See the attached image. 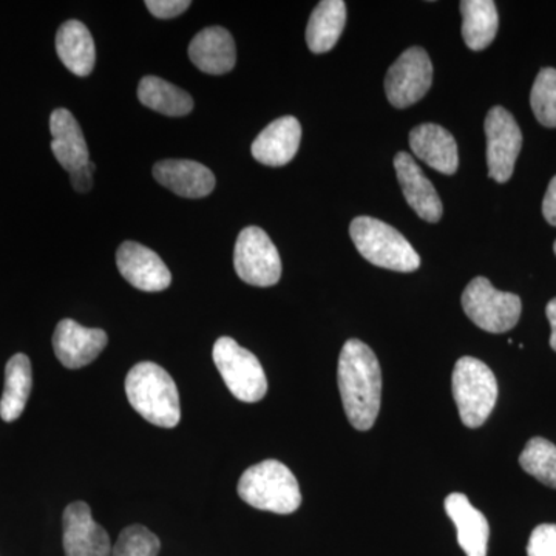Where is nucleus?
I'll list each match as a JSON object with an SVG mask.
<instances>
[{"instance_id": "31", "label": "nucleus", "mask_w": 556, "mask_h": 556, "mask_svg": "<svg viewBox=\"0 0 556 556\" xmlns=\"http://www.w3.org/2000/svg\"><path fill=\"white\" fill-rule=\"evenodd\" d=\"M94 170H97V166L89 161L86 166L70 174V181H72L73 189L79 193L89 192V190L93 188Z\"/></svg>"}, {"instance_id": "6", "label": "nucleus", "mask_w": 556, "mask_h": 556, "mask_svg": "<svg viewBox=\"0 0 556 556\" xmlns=\"http://www.w3.org/2000/svg\"><path fill=\"white\" fill-rule=\"evenodd\" d=\"M215 367L232 396L254 404L268 393V379L258 358L236 340L219 338L212 350Z\"/></svg>"}, {"instance_id": "26", "label": "nucleus", "mask_w": 556, "mask_h": 556, "mask_svg": "<svg viewBox=\"0 0 556 556\" xmlns=\"http://www.w3.org/2000/svg\"><path fill=\"white\" fill-rule=\"evenodd\" d=\"M519 466L526 473L556 490V445L547 439H530L519 456Z\"/></svg>"}, {"instance_id": "33", "label": "nucleus", "mask_w": 556, "mask_h": 556, "mask_svg": "<svg viewBox=\"0 0 556 556\" xmlns=\"http://www.w3.org/2000/svg\"><path fill=\"white\" fill-rule=\"evenodd\" d=\"M546 314L552 328L551 346L556 351V298L547 303Z\"/></svg>"}, {"instance_id": "24", "label": "nucleus", "mask_w": 556, "mask_h": 556, "mask_svg": "<svg viewBox=\"0 0 556 556\" xmlns=\"http://www.w3.org/2000/svg\"><path fill=\"white\" fill-rule=\"evenodd\" d=\"M463 38L468 49L485 50L496 38L500 17L492 0H463Z\"/></svg>"}, {"instance_id": "29", "label": "nucleus", "mask_w": 556, "mask_h": 556, "mask_svg": "<svg viewBox=\"0 0 556 556\" xmlns=\"http://www.w3.org/2000/svg\"><path fill=\"white\" fill-rule=\"evenodd\" d=\"M527 556H556V526L541 525L530 535Z\"/></svg>"}, {"instance_id": "15", "label": "nucleus", "mask_w": 556, "mask_h": 556, "mask_svg": "<svg viewBox=\"0 0 556 556\" xmlns=\"http://www.w3.org/2000/svg\"><path fill=\"white\" fill-rule=\"evenodd\" d=\"M153 177L161 186L185 199H203L215 189V175L197 161H160L153 167Z\"/></svg>"}, {"instance_id": "23", "label": "nucleus", "mask_w": 556, "mask_h": 556, "mask_svg": "<svg viewBox=\"0 0 556 556\" xmlns=\"http://www.w3.org/2000/svg\"><path fill=\"white\" fill-rule=\"evenodd\" d=\"M33 387V372L30 358L25 354H14L5 367V388L0 399V417L5 422L20 419Z\"/></svg>"}, {"instance_id": "32", "label": "nucleus", "mask_w": 556, "mask_h": 556, "mask_svg": "<svg viewBox=\"0 0 556 556\" xmlns=\"http://www.w3.org/2000/svg\"><path fill=\"white\" fill-rule=\"evenodd\" d=\"M543 215L548 225L556 226V177L552 178L544 195Z\"/></svg>"}, {"instance_id": "9", "label": "nucleus", "mask_w": 556, "mask_h": 556, "mask_svg": "<svg viewBox=\"0 0 556 556\" xmlns=\"http://www.w3.org/2000/svg\"><path fill=\"white\" fill-rule=\"evenodd\" d=\"M484 127L489 177L497 182H507L521 152V129L514 115L501 105L486 113Z\"/></svg>"}, {"instance_id": "5", "label": "nucleus", "mask_w": 556, "mask_h": 556, "mask_svg": "<svg viewBox=\"0 0 556 556\" xmlns=\"http://www.w3.org/2000/svg\"><path fill=\"white\" fill-rule=\"evenodd\" d=\"M452 387L464 426L479 428L485 424L497 401V382L492 369L479 358L460 357L453 369Z\"/></svg>"}, {"instance_id": "11", "label": "nucleus", "mask_w": 556, "mask_h": 556, "mask_svg": "<svg viewBox=\"0 0 556 556\" xmlns=\"http://www.w3.org/2000/svg\"><path fill=\"white\" fill-rule=\"evenodd\" d=\"M62 527L65 556H112L109 533L94 521L90 507L83 501L65 508Z\"/></svg>"}, {"instance_id": "25", "label": "nucleus", "mask_w": 556, "mask_h": 556, "mask_svg": "<svg viewBox=\"0 0 556 556\" xmlns=\"http://www.w3.org/2000/svg\"><path fill=\"white\" fill-rule=\"evenodd\" d=\"M138 100L146 108L174 118L189 115L193 110V100L188 91L178 89L174 84L156 76H146L141 79L138 86Z\"/></svg>"}, {"instance_id": "17", "label": "nucleus", "mask_w": 556, "mask_h": 556, "mask_svg": "<svg viewBox=\"0 0 556 556\" xmlns=\"http://www.w3.org/2000/svg\"><path fill=\"white\" fill-rule=\"evenodd\" d=\"M409 148L417 159L441 174L453 175L459 166L455 137L438 124H420L409 134Z\"/></svg>"}, {"instance_id": "34", "label": "nucleus", "mask_w": 556, "mask_h": 556, "mask_svg": "<svg viewBox=\"0 0 556 556\" xmlns=\"http://www.w3.org/2000/svg\"><path fill=\"white\" fill-rule=\"evenodd\" d=\"M554 251H555V255H556V241H555V244H554Z\"/></svg>"}, {"instance_id": "8", "label": "nucleus", "mask_w": 556, "mask_h": 556, "mask_svg": "<svg viewBox=\"0 0 556 556\" xmlns=\"http://www.w3.org/2000/svg\"><path fill=\"white\" fill-rule=\"evenodd\" d=\"M233 266L244 283L268 288L281 277V260L265 230L249 226L241 230L233 251Z\"/></svg>"}, {"instance_id": "19", "label": "nucleus", "mask_w": 556, "mask_h": 556, "mask_svg": "<svg viewBox=\"0 0 556 556\" xmlns=\"http://www.w3.org/2000/svg\"><path fill=\"white\" fill-rule=\"evenodd\" d=\"M51 152L65 170L80 169L89 163V148L83 129L67 109H56L50 116Z\"/></svg>"}, {"instance_id": "10", "label": "nucleus", "mask_w": 556, "mask_h": 556, "mask_svg": "<svg viewBox=\"0 0 556 556\" xmlns=\"http://www.w3.org/2000/svg\"><path fill=\"white\" fill-rule=\"evenodd\" d=\"M433 84V64L426 50L412 47L388 70V101L397 109H407L426 97Z\"/></svg>"}, {"instance_id": "1", "label": "nucleus", "mask_w": 556, "mask_h": 556, "mask_svg": "<svg viewBox=\"0 0 556 556\" xmlns=\"http://www.w3.org/2000/svg\"><path fill=\"white\" fill-rule=\"evenodd\" d=\"M338 382L343 409L358 431L372 428L380 412L382 371L378 357L367 343L348 340L340 351Z\"/></svg>"}, {"instance_id": "16", "label": "nucleus", "mask_w": 556, "mask_h": 556, "mask_svg": "<svg viewBox=\"0 0 556 556\" xmlns=\"http://www.w3.org/2000/svg\"><path fill=\"white\" fill-rule=\"evenodd\" d=\"M302 126L294 116H283L270 123L252 142V156L269 167L291 163L300 148Z\"/></svg>"}, {"instance_id": "18", "label": "nucleus", "mask_w": 556, "mask_h": 556, "mask_svg": "<svg viewBox=\"0 0 556 556\" xmlns=\"http://www.w3.org/2000/svg\"><path fill=\"white\" fill-rule=\"evenodd\" d=\"M189 58L207 75H225L236 67V42L226 28H204L190 42Z\"/></svg>"}, {"instance_id": "3", "label": "nucleus", "mask_w": 556, "mask_h": 556, "mask_svg": "<svg viewBox=\"0 0 556 556\" xmlns=\"http://www.w3.org/2000/svg\"><path fill=\"white\" fill-rule=\"evenodd\" d=\"M239 496L249 506L278 515L294 514L302 504L298 478L276 459L263 460L241 475Z\"/></svg>"}, {"instance_id": "12", "label": "nucleus", "mask_w": 556, "mask_h": 556, "mask_svg": "<svg viewBox=\"0 0 556 556\" xmlns=\"http://www.w3.org/2000/svg\"><path fill=\"white\" fill-rule=\"evenodd\" d=\"M121 276L144 292H160L170 287L172 274L166 263L152 249L137 241H126L116 252Z\"/></svg>"}, {"instance_id": "7", "label": "nucleus", "mask_w": 556, "mask_h": 556, "mask_svg": "<svg viewBox=\"0 0 556 556\" xmlns=\"http://www.w3.org/2000/svg\"><path fill=\"white\" fill-rule=\"evenodd\" d=\"M463 308L477 327L493 334H503L517 327L522 303L517 294L497 291L489 278L477 277L464 291Z\"/></svg>"}, {"instance_id": "20", "label": "nucleus", "mask_w": 556, "mask_h": 556, "mask_svg": "<svg viewBox=\"0 0 556 556\" xmlns=\"http://www.w3.org/2000/svg\"><path fill=\"white\" fill-rule=\"evenodd\" d=\"M445 511L457 530V543L467 556H486L489 521L478 508L471 506L464 493H452L444 503Z\"/></svg>"}, {"instance_id": "13", "label": "nucleus", "mask_w": 556, "mask_h": 556, "mask_svg": "<svg viewBox=\"0 0 556 556\" xmlns=\"http://www.w3.org/2000/svg\"><path fill=\"white\" fill-rule=\"evenodd\" d=\"M109 343L108 332L100 328H86L72 318L58 324L53 334V350L58 361L68 369L91 364Z\"/></svg>"}, {"instance_id": "30", "label": "nucleus", "mask_w": 556, "mask_h": 556, "mask_svg": "<svg viewBox=\"0 0 556 556\" xmlns=\"http://www.w3.org/2000/svg\"><path fill=\"white\" fill-rule=\"evenodd\" d=\"M192 3L189 0H148L146 7L150 13L160 20H174L185 13Z\"/></svg>"}, {"instance_id": "27", "label": "nucleus", "mask_w": 556, "mask_h": 556, "mask_svg": "<svg viewBox=\"0 0 556 556\" xmlns=\"http://www.w3.org/2000/svg\"><path fill=\"white\" fill-rule=\"evenodd\" d=\"M530 105L538 123L548 129L556 127V68H541L530 93Z\"/></svg>"}, {"instance_id": "2", "label": "nucleus", "mask_w": 556, "mask_h": 556, "mask_svg": "<svg viewBox=\"0 0 556 556\" xmlns=\"http://www.w3.org/2000/svg\"><path fill=\"white\" fill-rule=\"evenodd\" d=\"M126 394L131 408L148 422L174 428L181 419L177 383L169 372L153 362H141L126 378Z\"/></svg>"}, {"instance_id": "21", "label": "nucleus", "mask_w": 556, "mask_h": 556, "mask_svg": "<svg viewBox=\"0 0 556 556\" xmlns=\"http://www.w3.org/2000/svg\"><path fill=\"white\" fill-rule=\"evenodd\" d=\"M58 56L73 75L89 76L97 61V49L89 28L79 21H67L56 35Z\"/></svg>"}, {"instance_id": "22", "label": "nucleus", "mask_w": 556, "mask_h": 556, "mask_svg": "<svg viewBox=\"0 0 556 556\" xmlns=\"http://www.w3.org/2000/svg\"><path fill=\"white\" fill-rule=\"evenodd\" d=\"M346 24V3L342 0H324L311 14L306 27V43L316 54L334 49Z\"/></svg>"}, {"instance_id": "14", "label": "nucleus", "mask_w": 556, "mask_h": 556, "mask_svg": "<svg viewBox=\"0 0 556 556\" xmlns=\"http://www.w3.org/2000/svg\"><path fill=\"white\" fill-rule=\"evenodd\" d=\"M394 169L405 200L413 211L428 223H438L444 211L442 201L430 179L417 166L415 159L407 152H399L394 156Z\"/></svg>"}, {"instance_id": "28", "label": "nucleus", "mask_w": 556, "mask_h": 556, "mask_svg": "<svg viewBox=\"0 0 556 556\" xmlns=\"http://www.w3.org/2000/svg\"><path fill=\"white\" fill-rule=\"evenodd\" d=\"M160 538L148 527L134 525L126 527L113 544L112 556H159Z\"/></svg>"}, {"instance_id": "4", "label": "nucleus", "mask_w": 556, "mask_h": 556, "mask_svg": "<svg viewBox=\"0 0 556 556\" xmlns=\"http://www.w3.org/2000/svg\"><path fill=\"white\" fill-rule=\"evenodd\" d=\"M358 254L379 268L415 273L420 257L409 241L393 226L371 217H357L350 226Z\"/></svg>"}]
</instances>
